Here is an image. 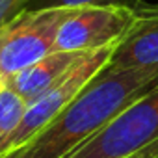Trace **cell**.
Listing matches in <instances>:
<instances>
[{
    "label": "cell",
    "mask_w": 158,
    "mask_h": 158,
    "mask_svg": "<svg viewBox=\"0 0 158 158\" xmlns=\"http://www.w3.org/2000/svg\"><path fill=\"white\" fill-rule=\"evenodd\" d=\"M154 86H158V65L104 67L60 115L23 147L2 158H67Z\"/></svg>",
    "instance_id": "6da1fadb"
},
{
    "label": "cell",
    "mask_w": 158,
    "mask_h": 158,
    "mask_svg": "<svg viewBox=\"0 0 158 158\" xmlns=\"http://www.w3.org/2000/svg\"><path fill=\"white\" fill-rule=\"evenodd\" d=\"M115 45H108V47H102V48H97V50L84 52L69 67V71L58 82H54L37 99L30 101L19 128L15 130V134L4 145L2 156H6V154L17 151L19 147H23L39 130H43L56 115H60L78 97V93L106 67V63L112 58V52H114Z\"/></svg>",
    "instance_id": "7a4b0ae2"
},
{
    "label": "cell",
    "mask_w": 158,
    "mask_h": 158,
    "mask_svg": "<svg viewBox=\"0 0 158 158\" xmlns=\"http://www.w3.org/2000/svg\"><path fill=\"white\" fill-rule=\"evenodd\" d=\"M158 139V86L121 110L67 158H127Z\"/></svg>",
    "instance_id": "3957f363"
},
{
    "label": "cell",
    "mask_w": 158,
    "mask_h": 158,
    "mask_svg": "<svg viewBox=\"0 0 158 158\" xmlns=\"http://www.w3.org/2000/svg\"><path fill=\"white\" fill-rule=\"evenodd\" d=\"M71 10H23L0 26V76L8 78L54 52L63 19Z\"/></svg>",
    "instance_id": "277c9868"
},
{
    "label": "cell",
    "mask_w": 158,
    "mask_h": 158,
    "mask_svg": "<svg viewBox=\"0 0 158 158\" xmlns=\"http://www.w3.org/2000/svg\"><path fill=\"white\" fill-rule=\"evenodd\" d=\"M136 19V8L119 6H86L71 10L63 19L54 50L89 52L123 39Z\"/></svg>",
    "instance_id": "5b68a950"
},
{
    "label": "cell",
    "mask_w": 158,
    "mask_h": 158,
    "mask_svg": "<svg viewBox=\"0 0 158 158\" xmlns=\"http://www.w3.org/2000/svg\"><path fill=\"white\" fill-rule=\"evenodd\" d=\"M158 65V6L136 8V19L115 45L108 69Z\"/></svg>",
    "instance_id": "8992f818"
},
{
    "label": "cell",
    "mask_w": 158,
    "mask_h": 158,
    "mask_svg": "<svg viewBox=\"0 0 158 158\" xmlns=\"http://www.w3.org/2000/svg\"><path fill=\"white\" fill-rule=\"evenodd\" d=\"M84 52H63L54 50L43 60L24 67L23 71L2 78L4 84L10 86L15 93H19L26 102L37 99L43 91H47L54 82L69 71V67L80 58Z\"/></svg>",
    "instance_id": "52a82bcc"
},
{
    "label": "cell",
    "mask_w": 158,
    "mask_h": 158,
    "mask_svg": "<svg viewBox=\"0 0 158 158\" xmlns=\"http://www.w3.org/2000/svg\"><path fill=\"white\" fill-rule=\"evenodd\" d=\"M26 106L28 102L2 80V86H0V156H2L8 139L19 128Z\"/></svg>",
    "instance_id": "ba28073f"
},
{
    "label": "cell",
    "mask_w": 158,
    "mask_h": 158,
    "mask_svg": "<svg viewBox=\"0 0 158 158\" xmlns=\"http://www.w3.org/2000/svg\"><path fill=\"white\" fill-rule=\"evenodd\" d=\"M128 0H30L24 10H76L86 6H119Z\"/></svg>",
    "instance_id": "9c48e42d"
},
{
    "label": "cell",
    "mask_w": 158,
    "mask_h": 158,
    "mask_svg": "<svg viewBox=\"0 0 158 158\" xmlns=\"http://www.w3.org/2000/svg\"><path fill=\"white\" fill-rule=\"evenodd\" d=\"M28 2L30 0H0V26L21 13L28 6Z\"/></svg>",
    "instance_id": "30bf717a"
},
{
    "label": "cell",
    "mask_w": 158,
    "mask_h": 158,
    "mask_svg": "<svg viewBox=\"0 0 158 158\" xmlns=\"http://www.w3.org/2000/svg\"><path fill=\"white\" fill-rule=\"evenodd\" d=\"M156 156H158V139H156V141H152L151 145H147V147L139 149L138 152H134V154L127 156V158H156Z\"/></svg>",
    "instance_id": "8fae6325"
},
{
    "label": "cell",
    "mask_w": 158,
    "mask_h": 158,
    "mask_svg": "<svg viewBox=\"0 0 158 158\" xmlns=\"http://www.w3.org/2000/svg\"><path fill=\"white\" fill-rule=\"evenodd\" d=\"M0 86H2V76H0Z\"/></svg>",
    "instance_id": "7c38bea8"
},
{
    "label": "cell",
    "mask_w": 158,
    "mask_h": 158,
    "mask_svg": "<svg viewBox=\"0 0 158 158\" xmlns=\"http://www.w3.org/2000/svg\"><path fill=\"white\" fill-rule=\"evenodd\" d=\"M136 2H138V0H136Z\"/></svg>",
    "instance_id": "4fadbf2b"
},
{
    "label": "cell",
    "mask_w": 158,
    "mask_h": 158,
    "mask_svg": "<svg viewBox=\"0 0 158 158\" xmlns=\"http://www.w3.org/2000/svg\"><path fill=\"white\" fill-rule=\"evenodd\" d=\"M156 158H158V156H156Z\"/></svg>",
    "instance_id": "5bb4252c"
}]
</instances>
